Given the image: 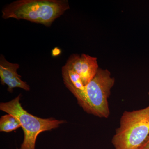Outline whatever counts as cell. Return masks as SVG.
<instances>
[{
  "label": "cell",
  "mask_w": 149,
  "mask_h": 149,
  "mask_svg": "<svg viewBox=\"0 0 149 149\" xmlns=\"http://www.w3.org/2000/svg\"><path fill=\"white\" fill-rule=\"evenodd\" d=\"M19 65L8 61L2 54L0 56V77L2 85H7L8 91L12 93L13 89L20 88L26 91H30V87L21 80V76L17 73Z\"/></svg>",
  "instance_id": "6"
},
{
  "label": "cell",
  "mask_w": 149,
  "mask_h": 149,
  "mask_svg": "<svg viewBox=\"0 0 149 149\" xmlns=\"http://www.w3.org/2000/svg\"><path fill=\"white\" fill-rule=\"evenodd\" d=\"M140 149H149V135Z\"/></svg>",
  "instance_id": "9"
},
{
  "label": "cell",
  "mask_w": 149,
  "mask_h": 149,
  "mask_svg": "<svg viewBox=\"0 0 149 149\" xmlns=\"http://www.w3.org/2000/svg\"><path fill=\"white\" fill-rule=\"evenodd\" d=\"M114 83V78L111 77L108 70L99 68L95 76L84 90L70 92L85 112L98 117L107 118L110 114L108 99Z\"/></svg>",
  "instance_id": "2"
},
{
  "label": "cell",
  "mask_w": 149,
  "mask_h": 149,
  "mask_svg": "<svg viewBox=\"0 0 149 149\" xmlns=\"http://www.w3.org/2000/svg\"><path fill=\"white\" fill-rule=\"evenodd\" d=\"M63 66L77 73L85 86L93 80L99 68L97 58L85 54L71 55Z\"/></svg>",
  "instance_id": "5"
},
{
  "label": "cell",
  "mask_w": 149,
  "mask_h": 149,
  "mask_svg": "<svg viewBox=\"0 0 149 149\" xmlns=\"http://www.w3.org/2000/svg\"><path fill=\"white\" fill-rule=\"evenodd\" d=\"M69 9L67 0H17L2 9V17L24 19L49 27Z\"/></svg>",
  "instance_id": "1"
},
{
  "label": "cell",
  "mask_w": 149,
  "mask_h": 149,
  "mask_svg": "<svg viewBox=\"0 0 149 149\" xmlns=\"http://www.w3.org/2000/svg\"><path fill=\"white\" fill-rule=\"evenodd\" d=\"M149 135V106L125 111L112 140L115 149H140Z\"/></svg>",
  "instance_id": "3"
},
{
  "label": "cell",
  "mask_w": 149,
  "mask_h": 149,
  "mask_svg": "<svg viewBox=\"0 0 149 149\" xmlns=\"http://www.w3.org/2000/svg\"><path fill=\"white\" fill-rule=\"evenodd\" d=\"M21 127L19 121L12 115L8 114L2 116L0 119L1 132L10 133Z\"/></svg>",
  "instance_id": "8"
},
{
  "label": "cell",
  "mask_w": 149,
  "mask_h": 149,
  "mask_svg": "<svg viewBox=\"0 0 149 149\" xmlns=\"http://www.w3.org/2000/svg\"><path fill=\"white\" fill-rule=\"evenodd\" d=\"M21 96L20 94L10 101L1 103L0 109L13 116L19 121L24 133L20 149H35L36 140L40 133L58 128L65 121L53 118H41L30 114L22 106Z\"/></svg>",
  "instance_id": "4"
},
{
  "label": "cell",
  "mask_w": 149,
  "mask_h": 149,
  "mask_svg": "<svg viewBox=\"0 0 149 149\" xmlns=\"http://www.w3.org/2000/svg\"></svg>",
  "instance_id": "10"
},
{
  "label": "cell",
  "mask_w": 149,
  "mask_h": 149,
  "mask_svg": "<svg viewBox=\"0 0 149 149\" xmlns=\"http://www.w3.org/2000/svg\"><path fill=\"white\" fill-rule=\"evenodd\" d=\"M61 72L65 85L70 92L74 90L83 91L85 89V86L80 76L76 72L63 66L62 68Z\"/></svg>",
  "instance_id": "7"
}]
</instances>
